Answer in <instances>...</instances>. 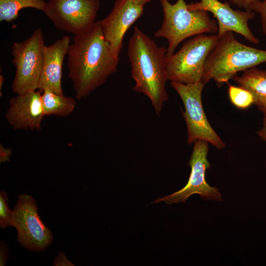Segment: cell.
Here are the masks:
<instances>
[{
    "mask_svg": "<svg viewBox=\"0 0 266 266\" xmlns=\"http://www.w3.org/2000/svg\"><path fill=\"white\" fill-rule=\"evenodd\" d=\"M67 58L68 76L77 100L86 98L103 85L117 70L120 59L112 54L99 21L74 35Z\"/></svg>",
    "mask_w": 266,
    "mask_h": 266,
    "instance_id": "1",
    "label": "cell"
},
{
    "mask_svg": "<svg viewBox=\"0 0 266 266\" xmlns=\"http://www.w3.org/2000/svg\"><path fill=\"white\" fill-rule=\"evenodd\" d=\"M167 48L160 47L138 27L135 26L128 45L131 75L135 84L133 90L143 94L160 115L168 100L166 66Z\"/></svg>",
    "mask_w": 266,
    "mask_h": 266,
    "instance_id": "2",
    "label": "cell"
},
{
    "mask_svg": "<svg viewBox=\"0 0 266 266\" xmlns=\"http://www.w3.org/2000/svg\"><path fill=\"white\" fill-rule=\"evenodd\" d=\"M206 60L201 81L213 79L218 84L228 83L239 71L266 63V50L256 48L237 40L232 32L218 36Z\"/></svg>",
    "mask_w": 266,
    "mask_h": 266,
    "instance_id": "3",
    "label": "cell"
},
{
    "mask_svg": "<svg viewBox=\"0 0 266 266\" xmlns=\"http://www.w3.org/2000/svg\"><path fill=\"white\" fill-rule=\"evenodd\" d=\"M163 11L162 25L155 33L158 38L166 39V54L174 53L185 39L203 33H216L218 30L216 20L203 10H189L184 0L172 4L168 0H159Z\"/></svg>",
    "mask_w": 266,
    "mask_h": 266,
    "instance_id": "4",
    "label": "cell"
},
{
    "mask_svg": "<svg viewBox=\"0 0 266 266\" xmlns=\"http://www.w3.org/2000/svg\"><path fill=\"white\" fill-rule=\"evenodd\" d=\"M218 38L215 34H199L184 42L177 52L166 54L168 80L186 84L201 81L206 60Z\"/></svg>",
    "mask_w": 266,
    "mask_h": 266,
    "instance_id": "5",
    "label": "cell"
},
{
    "mask_svg": "<svg viewBox=\"0 0 266 266\" xmlns=\"http://www.w3.org/2000/svg\"><path fill=\"white\" fill-rule=\"evenodd\" d=\"M45 45L40 28L35 29L26 39L13 44L12 63L16 71L12 84L13 93L21 95L38 90Z\"/></svg>",
    "mask_w": 266,
    "mask_h": 266,
    "instance_id": "6",
    "label": "cell"
},
{
    "mask_svg": "<svg viewBox=\"0 0 266 266\" xmlns=\"http://www.w3.org/2000/svg\"><path fill=\"white\" fill-rule=\"evenodd\" d=\"M170 84L184 104L183 115L187 128V142L191 144L202 140L218 149L224 148L225 143L211 127L203 109L201 94L205 83L200 81L186 84L172 81Z\"/></svg>",
    "mask_w": 266,
    "mask_h": 266,
    "instance_id": "7",
    "label": "cell"
},
{
    "mask_svg": "<svg viewBox=\"0 0 266 266\" xmlns=\"http://www.w3.org/2000/svg\"><path fill=\"white\" fill-rule=\"evenodd\" d=\"M11 226L17 231V241L20 245L31 251L42 252L53 241V234L40 218L38 206L31 195L18 196L12 210Z\"/></svg>",
    "mask_w": 266,
    "mask_h": 266,
    "instance_id": "8",
    "label": "cell"
},
{
    "mask_svg": "<svg viewBox=\"0 0 266 266\" xmlns=\"http://www.w3.org/2000/svg\"><path fill=\"white\" fill-rule=\"evenodd\" d=\"M99 0H48L43 12L60 30L77 35L96 22Z\"/></svg>",
    "mask_w": 266,
    "mask_h": 266,
    "instance_id": "9",
    "label": "cell"
},
{
    "mask_svg": "<svg viewBox=\"0 0 266 266\" xmlns=\"http://www.w3.org/2000/svg\"><path fill=\"white\" fill-rule=\"evenodd\" d=\"M208 142L198 140L194 142L193 150L188 165L191 173L186 185L180 190L166 197L158 198L152 203L165 201L167 204L185 202L191 195L199 194L205 200H222L218 188L210 186L206 181L205 172L211 166L207 160Z\"/></svg>",
    "mask_w": 266,
    "mask_h": 266,
    "instance_id": "10",
    "label": "cell"
},
{
    "mask_svg": "<svg viewBox=\"0 0 266 266\" xmlns=\"http://www.w3.org/2000/svg\"><path fill=\"white\" fill-rule=\"evenodd\" d=\"M189 10H203L212 13L216 19L220 36L227 32H232L241 35L248 41L258 44L259 39L249 26V21L253 19L256 13L250 10H234L229 2L219 0H200V1L187 4Z\"/></svg>",
    "mask_w": 266,
    "mask_h": 266,
    "instance_id": "11",
    "label": "cell"
},
{
    "mask_svg": "<svg viewBox=\"0 0 266 266\" xmlns=\"http://www.w3.org/2000/svg\"><path fill=\"white\" fill-rule=\"evenodd\" d=\"M144 6L134 0H116L110 13L99 21L104 37L115 57L119 58L124 37L141 16Z\"/></svg>",
    "mask_w": 266,
    "mask_h": 266,
    "instance_id": "12",
    "label": "cell"
},
{
    "mask_svg": "<svg viewBox=\"0 0 266 266\" xmlns=\"http://www.w3.org/2000/svg\"><path fill=\"white\" fill-rule=\"evenodd\" d=\"M45 116L39 90L10 99L5 118L14 130H40Z\"/></svg>",
    "mask_w": 266,
    "mask_h": 266,
    "instance_id": "13",
    "label": "cell"
},
{
    "mask_svg": "<svg viewBox=\"0 0 266 266\" xmlns=\"http://www.w3.org/2000/svg\"><path fill=\"white\" fill-rule=\"evenodd\" d=\"M71 43L69 35H64L52 44L45 45L42 71L38 90L50 89L64 95L62 86L63 66Z\"/></svg>",
    "mask_w": 266,
    "mask_h": 266,
    "instance_id": "14",
    "label": "cell"
},
{
    "mask_svg": "<svg viewBox=\"0 0 266 266\" xmlns=\"http://www.w3.org/2000/svg\"><path fill=\"white\" fill-rule=\"evenodd\" d=\"M233 79L237 85L248 90L253 95L257 108L266 113V69L252 67Z\"/></svg>",
    "mask_w": 266,
    "mask_h": 266,
    "instance_id": "15",
    "label": "cell"
},
{
    "mask_svg": "<svg viewBox=\"0 0 266 266\" xmlns=\"http://www.w3.org/2000/svg\"><path fill=\"white\" fill-rule=\"evenodd\" d=\"M41 100L45 116H67L73 111L76 104L74 99L48 89L41 92Z\"/></svg>",
    "mask_w": 266,
    "mask_h": 266,
    "instance_id": "16",
    "label": "cell"
},
{
    "mask_svg": "<svg viewBox=\"0 0 266 266\" xmlns=\"http://www.w3.org/2000/svg\"><path fill=\"white\" fill-rule=\"evenodd\" d=\"M45 3L44 0H0V21L10 22L15 20L24 8L43 11Z\"/></svg>",
    "mask_w": 266,
    "mask_h": 266,
    "instance_id": "17",
    "label": "cell"
},
{
    "mask_svg": "<svg viewBox=\"0 0 266 266\" xmlns=\"http://www.w3.org/2000/svg\"><path fill=\"white\" fill-rule=\"evenodd\" d=\"M228 84L229 97L234 105L239 108L245 109L253 104V95L248 90L240 86Z\"/></svg>",
    "mask_w": 266,
    "mask_h": 266,
    "instance_id": "18",
    "label": "cell"
},
{
    "mask_svg": "<svg viewBox=\"0 0 266 266\" xmlns=\"http://www.w3.org/2000/svg\"><path fill=\"white\" fill-rule=\"evenodd\" d=\"M8 196L6 191L0 192V227L2 229L11 226L12 211L9 208Z\"/></svg>",
    "mask_w": 266,
    "mask_h": 266,
    "instance_id": "19",
    "label": "cell"
},
{
    "mask_svg": "<svg viewBox=\"0 0 266 266\" xmlns=\"http://www.w3.org/2000/svg\"><path fill=\"white\" fill-rule=\"evenodd\" d=\"M250 10L259 15L262 31L266 37V0H254Z\"/></svg>",
    "mask_w": 266,
    "mask_h": 266,
    "instance_id": "20",
    "label": "cell"
},
{
    "mask_svg": "<svg viewBox=\"0 0 266 266\" xmlns=\"http://www.w3.org/2000/svg\"><path fill=\"white\" fill-rule=\"evenodd\" d=\"M9 257L8 246L7 244L4 241L0 242V266L6 265V262Z\"/></svg>",
    "mask_w": 266,
    "mask_h": 266,
    "instance_id": "21",
    "label": "cell"
},
{
    "mask_svg": "<svg viewBox=\"0 0 266 266\" xmlns=\"http://www.w3.org/2000/svg\"><path fill=\"white\" fill-rule=\"evenodd\" d=\"M234 6L242 10H250V7L254 0H228Z\"/></svg>",
    "mask_w": 266,
    "mask_h": 266,
    "instance_id": "22",
    "label": "cell"
},
{
    "mask_svg": "<svg viewBox=\"0 0 266 266\" xmlns=\"http://www.w3.org/2000/svg\"><path fill=\"white\" fill-rule=\"evenodd\" d=\"M12 154L11 148H6L1 144L0 145V163L6 162L10 160L9 157Z\"/></svg>",
    "mask_w": 266,
    "mask_h": 266,
    "instance_id": "23",
    "label": "cell"
},
{
    "mask_svg": "<svg viewBox=\"0 0 266 266\" xmlns=\"http://www.w3.org/2000/svg\"><path fill=\"white\" fill-rule=\"evenodd\" d=\"M53 264L54 266H74L66 259L64 253H59Z\"/></svg>",
    "mask_w": 266,
    "mask_h": 266,
    "instance_id": "24",
    "label": "cell"
},
{
    "mask_svg": "<svg viewBox=\"0 0 266 266\" xmlns=\"http://www.w3.org/2000/svg\"><path fill=\"white\" fill-rule=\"evenodd\" d=\"M257 133L262 139L266 141V113L264 114L263 127Z\"/></svg>",
    "mask_w": 266,
    "mask_h": 266,
    "instance_id": "25",
    "label": "cell"
},
{
    "mask_svg": "<svg viewBox=\"0 0 266 266\" xmlns=\"http://www.w3.org/2000/svg\"><path fill=\"white\" fill-rule=\"evenodd\" d=\"M3 82V76L2 75L0 76V95H1V87L2 86Z\"/></svg>",
    "mask_w": 266,
    "mask_h": 266,
    "instance_id": "26",
    "label": "cell"
},
{
    "mask_svg": "<svg viewBox=\"0 0 266 266\" xmlns=\"http://www.w3.org/2000/svg\"><path fill=\"white\" fill-rule=\"evenodd\" d=\"M134 0L145 5L146 3L151 1L152 0Z\"/></svg>",
    "mask_w": 266,
    "mask_h": 266,
    "instance_id": "27",
    "label": "cell"
}]
</instances>
